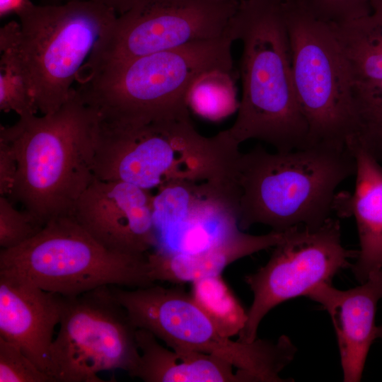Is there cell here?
I'll return each instance as SVG.
<instances>
[{"instance_id":"cell-1","label":"cell","mask_w":382,"mask_h":382,"mask_svg":"<svg viewBox=\"0 0 382 382\" xmlns=\"http://www.w3.org/2000/svg\"><path fill=\"white\" fill-rule=\"evenodd\" d=\"M240 40L242 96L227 129L238 145L255 139L285 152L308 146V127L299 106L291 70L283 0H242L226 29Z\"/></svg>"},{"instance_id":"cell-2","label":"cell","mask_w":382,"mask_h":382,"mask_svg":"<svg viewBox=\"0 0 382 382\" xmlns=\"http://www.w3.org/2000/svg\"><path fill=\"white\" fill-rule=\"evenodd\" d=\"M100 115L74 88L57 110L19 117L0 128L13 146L18 173L10 197L43 226L71 216L74 206L95 179L93 161Z\"/></svg>"},{"instance_id":"cell-3","label":"cell","mask_w":382,"mask_h":382,"mask_svg":"<svg viewBox=\"0 0 382 382\" xmlns=\"http://www.w3.org/2000/svg\"><path fill=\"white\" fill-rule=\"evenodd\" d=\"M355 172L349 146L313 144L274 153L256 146L240 152L233 170L239 228L260 224L283 232L320 226L331 218L337 187Z\"/></svg>"},{"instance_id":"cell-4","label":"cell","mask_w":382,"mask_h":382,"mask_svg":"<svg viewBox=\"0 0 382 382\" xmlns=\"http://www.w3.org/2000/svg\"><path fill=\"white\" fill-rule=\"evenodd\" d=\"M233 40L226 35L161 52L102 63L76 88L102 120L147 123L190 115L187 95L204 72H231Z\"/></svg>"},{"instance_id":"cell-5","label":"cell","mask_w":382,"mask_h":382,"mask_svg":"<svg viewBox=\"0 0 382 382\" xmlns=\"http://www.w3.org/2000/svg\"><path fill=\"white\" fill-rule=\"evenodd\" d=\"M238 147L226 129L202 135L190 115L139 124L100 117L93 170L96 179L151 191L173 180L228 175Z\"/></svg>"},{"instance_id":"cell-6","label":"cell","mask_w":382,"mask_h":382,"mask_svg":"<svg viewBox=\"0 0 382 382\" xmlns=\"http://www.w3.org/2000/svg\"><path fill=\"white\" fill-rule=\"evenodd\" d=\"M0 275L65 297L103 286L133 289L154 283L146 254L109 250L72 216L54 218L23 244L1 249Z\"/></svg>"},{"instance_id":"cell-7","label":"cell","mask_w":382,"mask_h":382,"mask_svg":"<svg viewBox=\"0 0 382 382\" xmlns=\"http://www.w3.org/2000/svg\"><path fill=\"white\" fill-rule=\"evenodd\" d=\"M111 291L137 329L154 334L170 347H182L219 357L233 365L246 382L288 381L279 373L294 359L296 349L286 335L276 341L251 342L222 336L190 294L154 283Z\"/></svg>"},{"instance_id":"cell-8","label":"cell","mask_w":382,"mask_h":382,"mask_svg":"<svg viewBox=\"0 0 382 382\" xmlns=\"http://www.w3.org/2000/svg\"><path fill=\"white\" fill-rule=\"evenodd\" d=\"M15 13L39 112H53L68 99L117 15L80 0L59 4L24 0Z\"/></svg>"},{"instance_id":"cell-9","label":"cell","mask_w":382,"mask_h":382,"mask_svg":"<svg viewBox=\"0 0 382 382\" xmlns=\"http://www.w3.org/2000/svg\"><path fill=\"white\" fill-rule=\"evenodd\" d=\"M283 8L308 145L348 146L357 128L354 82L332 26L303 0H283Z\"/></svg>"},{"instance_id":"cell-10","label":"cell","mask_w":382,"mask_h":382,"mask_svg":"<svg viewBox=\"0 0 382 382\" xmlns=\"http://www.w3.org/2000/svg\"><path fill=\"white\" fill-rule=\"evenodd\" d=\"M59 330L50 349L55 382H103L98 373L137 369V328L110 286L65 297Z\"/></svg>"},{"instance_id":"cell-11","label":"cell","mask_w":382,"mask_h":382,"mask_svg":"<svg viewBox=\"0 0 382 382\" xmlns=\"http://www.w3.org/2000/svg\"><path fill=\"white\" fill-rule=\"evenodd\" d=\"M273 248L268 262L245 278L253 300L238 340H256L260 323L269 311L287 300L307 296L320 284H331L333 277L358 253L342 245L340 222L332 217L316 228L298 226L286 231Z\"/></svg>"},{"instance_id":"cell-12","label":"cell","mask_w":382,"mask_h":382,"mask_svg":"<svg viewBox=\"0 0 382 382\" xmlns=\"http://www.w3.org/2000/svg\"><path fill=\"white\" fill-rule=\"evenodd\" d=\"M237 1L146 0L117 16L88 65L123 60L225 35Z\"/></svg>"},{"instance_id":"cell-13","label":"cell","mask_w":382,"mask_h":382,"mask_svg":"<svg viewBox=\"0 0 382 382\" xmlns=\"http://www.w3.org/2000/svg\"><path fill=\"white\" fill-rule=\"evenodd\" d=\"M238 200L232 176L177 180L162 185L153 196L156 250L195 252L241 229Z\"/></svg>"},{"instance_id":"cell-14","label":"cell","mask_w":382,"mask_h":382,"mask_svg":"<svg viewBox=\"0 0 382 382\" xmlns=\"http://www.w3.org/2000/svg\"><path fill=\"white\" fill-rule=\"evenodd\" d=\"M153 196L130 183L95 178L77 200L71 216L109 250L147 254L158 244Z\"/></svg>"},{"instance_id":"cell-15","label":"cell","mask_w":382,"mask_h":382,"mask_svg":"<svg viewBox=\"0 0 382 382\" xmlns=\"http://www.w3.org/2000/svg\"><path fill=\"white\" fill-rule=\"evenodd\" d=\"M330 316L337 339L343 381L358 382L366 359L377 338L375 318L382 299V269L373 272L361 285L340 290L322 284L307 296Z\"/></svg>"},{"instance_id":"cell-16","label":"cell","mask_w":382,"mask_h":382,"mask_svg":"<svg viewBox=\"0 0 382 382\" xmlns=\"http://www.w3.org/2000/svg\"><path fill=\"white\" fill-rule=\"evenodd\" d=\"M64 301L60 294L0 275V337L18 346L50 376V349Z\"/></svg>"},{"instance_id":"cell-17","label":"cell","mask_w":382,"mask_h":382,"mask_svg":"<svg viewBox=\"0 0 382 382\" xmlns=\"http://www.w3.org/2000/svg\"><path fill=\"white\" fill-rule=\"evenodd\" d=\"M349 146L356 161L354 188L337 192L332 210L340 218L355 221L359 250L352 269L361 284L382 269V166L355 141Z\"/></svg>"},{"instance_id":"cell-18","label":"cell","mask_w":382,"mask_h":382,"mask_svg":"<svg viewBox=\"0 0 382 382\" xmlns=\"http://www.w3.org/2000/svg\"><path fill=\"white\" fill-rule=\"evenodd\" d=\"M285 231L252 235L239 229L202 250L190 253H168L155 250L146 254L149 276L155 282L192 283L219 275L232 262L258 251L273 248Z\"/></svg>"},{"instance_id":"cell-19","label":"cell","mask_w":382,"mask_h":382,"mask_svg":"<svg viewBox=\"0 0 382 382\" xmlns=\"http://www.w3.org/2000/svg\"><path fill=\"white\" fill-rule=\"evenodd\" d=\"M140 359L130 376L145 382H245L226 360L182 347L163 346L151 332L137 329Z\"/></svg>"},{"instance_id":"cell-20","label":"cell","mask_w":382,"mask_h":382,"mask_svg":"<svg viewBox=\"0 0 382 382\" xmlns=\"http://www.w3.org/2000/svg\"><path fill=\"white\" fill-rule=\"evenodd\" d=\"M330 25L354 83L382 80V17L371 13Z\"/></svg>"},{"instance_id":"cell-21","label":"cell","mask_w":382,"mask_h":382,"mask_svg":"<svg viewBox=\"0 0 382 382\" xmlns=\"http://www.w3.org/2000/svg\"><path fill=\"white\" fill-rule=\"evenodd\" d=\"M0 110L19 117L39 112L22 50L20 24L16 21L0 29Z\"/></svg>"},{"instance_id":"cell-22","label":"cell","mask_w":382,"mask_h":382,"mask_svg":"<svg viewBox=\"0 0 382 382\" xmlns=\"http://www.w3.org/2000/svg\"><path fill=\"white\" fill-rule=\"evenodd\" d=\"M190 294L222 336L231 338L244 328L247 312L221 274L192 282Z\"/></svg>"},{"instance_id":"cell-23","label":"cell","mask_w":382,"mask_h":382,"mask_svg":"<svg viewBox=\"0 0 382 382\" xmlns=\"http://www.w3.org/2000/svg\"><path fill=\"white\" fill-rule=\"evenodd\" d=\"M187 103L195 114L212 122L233 115L240 101L231 72L215 69L199 76L188 91Z\"/></svg>"},{"instance_id":"cell-24","label":"cell","mask_w":382,"mask_h":382,"mask_svg":"<svg viewBox=\"0 0 382 382\" xmlns=\"http://www.w3.org/2000/svg\"><path fill=\"white\" fill-rule=\"evenodd\" d=\"M353 98L357 128L353 139L382 162V80L354 83Z\"/></svg>"},{"instance_id":"cell-25","label":"cell","mask_w":382,"mask_h":382,"mask_svg":"<svg viewBox=\"0 0 382 382\" xmlns=\"http://www.w3.org/2000/svg\"><path fill=\"white\" fill-rule=\"evenodd\" d=\"M42 228L28 212L18 210L8 197L0 196L1 249H10L23 244Z\"/></svg>"},{"instance_id":"cell-26","label":"cell","mask_w":382,"mask_h":382,"mask_svg":"<svg viewBox=\"0 0 382 382\" xmlns=\"http://www.w3.org/2000/svg\"><path fill=\"white\" fill-rule=\"evenodd\" d=\"M0 382H55L16 345L0 337Z\"/></svg>"},{"instance_id":"cell-27","label":"cell","mask_w":382,"mask_h":382,"mask_svg":"<svg viewBox=\"0 0 382 382\" xmlns=\"http://www.w3.org/2000/svg\"><path fill=\"white\" fill-rule=\"evenodd\" d=\"M320 19L341 23L371 13L369 0H303Z\"/></svg>"},{"instance_id":"cell-28","label":"cell","mask_w":382,"mask_h":382,"mask_svg":"<svg viewBox=\"0 0 382 382\" xmlns=\"http://www.w3.org/2000/svg\"><path fill=\"white\" fill-rule=\"evenodd\" d=\"M18 173V160L12 145L0 138V196L10 197Z\"/></svg>"},{"instance_id":"cell-29","label":"cell","mask_w":382,"mask_h":382,"mask_svg":"<svg viewBox=\"0 0 382 382\" xmlns=\"http://www.w3.org/2000/svg\"><path fill=\"white\" fill-rule=\"evenodd\" d=\"M70 0H64V2ZM89 1L103 5L115 12L119 16L123 14L146 0H80Z\"/></svg>"},{"instance_id":"cell-30","label":"cell","mask_w":382,"mask_h":382,"mask_svg":"<svg viewBox=\"0 0 382 382\" xmlns=\"http://www.w3.org/2000/svg\"><path fill=\"white\" fill-rule=\"evenodd\" d=\"M24 0H1L0 1V14L4 16L11 11L16 10L21 6Z\"/></svg>"},{"instance_id":"cell-31","label":"cell","mask_w":382,"mask_h":382,"mask_svg":"<svg viewBox=\"0 0 382 382\" xmlns=\"http://www.w3.org/2000/svg\"><path fill=\"white\" fill-rule=\"evenodd\" d=\"M371 13L382 17V0H369Z\"/></svg>"},{"instance_id":"cell-32","label":"cell","mask_w":382,"mask_h":382,"mask_svg":"<svg viewBox=\"0 0 382 382\" xmlns=\"http://www.w3.org/2000/svg\"><path fill=\"white\" fill-rule=\"evenodd\" d=\"M42 4H59L64 2V0H41Z\"/></svg>"},{"instance_id":"cell-33","label":"cell","mask_w":382,"mask_h":382,"mask_svg":"<svg viewBox=\"0 0 382 382\" xmlns=\"http://www.w3.org/2000/svg\"><path fill=\"white\" fill-rule=\"evenodd\" d=\"M377 338H380L382 340V325L377 326Z\"/></svg>"},{"instance_id":"cell-34","label":"cell","mask_w":382,"mask_h":382,"mask_svg":"<svg viewBox=\"0 0 382 382\" xmlns=\"http://www.w3.org/2000/svg\"><path fill=\"white\" fill-rule=\"evenodd\" d=\"M229 1H237V2H238V1H242V0H229Z\"/></svg>"}]
</instances>
